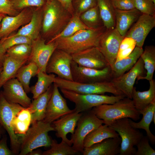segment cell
Returning a JSON list of instances; mask_svg holds the SVG:
<instances>
[{"label": "cell", "instance_id": "cell-53", "mask_svg": "<svg viewBox=\"0 0 155 155\" xmlns=\"http://www.w3.org/2000/svg\"><path fill=\"white\" fill-rule=\"evenodd\" d=\"M152 121L154 123V124H155V113H154L153 116Z\"/></svg>", "mask_w": 155, "mask_h": 155}, {"label": "cell", "instance_id": "cell-9", "mask_svg": "<svg viewBox=\"0 0 155 155\" xmlns=\"http://www.w3.org/2000/svg\"><path fill=\"white\" fill-rule=\"evenodd\" d=\"M104 123L103 120L97 117L91 110L83 112L71 137L73 148L79 152L82 153L84 148V141L85 137L90 132Z\"/></svg>", "mask_w": 155, "mask_h": 155}, {"label": "cell", "instance_id": "cell-33", "mask_svg": "<svg viewBox=\"0 0 155 155\" xmlns=\"http://www.w3.org/2000/svg\"><path fill=\"white\" fill-rule=\"evenodd\" d=\"M37 81L36 84L30 87V92L33 99L37 98L46 92L53 83L56 77L54 73L48 74L39 71L37 74Z\"/></svg>", "mask_w": 155, "mask_h": 155}, {"label": "cell", "instance_id": "cell-21", "mask_svg": "<svg viewBox=\"0 0 155 155\" xmlns=\"http://www.w3.org/2000/svg\"><path fill=\"white\" fill-rule=\"evenodd\" d=\"M121 140L119 136L105 139L90 146L84 148V155H116L120 153Z\"/></svg>", "mask_w": 155, "mask_h": 155}, {"label": "cell", "instance_id": "cell-26", "mask_svg": "<svg viewBox=\"0 0 155 155\" xmlns=\"http://www.w3.org/2000/svg\"><path fill=\"white\" fill-rule=\"evenodd\" d=\"M139 112L141 115H143L141 121L139 122H136L133 121L131 119H129L130 124L135 129L144 130L149 141L152 144L154 145L155 143V136L151 132L150 126L152 121L153 116L155 113V100L146 108Z\"/></svg>", "mask_w": 155, "mask_h": 155}, {"label": "cell", "instance_id": "cell-57", "mask_svg": "<svg viewBox=\"0 0 155 155\" xmlns=\"http://www.w3.org/2000/svg\"></svg>", "mask_w": 155, "mask_h": 155}, {"label": "cell", "instance_id": "cell-44", "mask_svg": "<svg viewBox=\"0 0 155 155\" xmlns=\"http://www.w3.org/2000/svg\"><path fill=\"white\" fill-rule=\"evenodd\" d=\"M148 137L143 136L136 146L137 150L135 155H155V151L150 145Z\"/></svg>", "mask_w": 155, "mask_h": 155}, {"label": "cell", "instance_id": "cell-7", "mask_svg": "<svg viewBox=\"0 0 155 155\" xmlns=\"http://www.w3.org/2000/svg\"><path fill=\"white\" fill-rule=\"evenodd\" d=\"M117 132L121 138L119 155H135L137 150L134 147L144 135L137 129L130 125L129 118H124L115 120L109 125Z\"/></svg>", "mask_w": 155, "mask_h": 155}, {"label": "cell", "instance_id": "cell-54", "mask_svg": "<svg viewBox=\"0 0 155 155\" xmlns=\"http://www.w3.org/2000/svg\"><path fill=\"white\" fill-rule=\"evenodd\" d=\"M2 66L0 67V72L2 70Z\"/></svg>", "mask_w": 155, "mask_h": 155}, {"label": "cell", "instance_id": "cell-10", "mask_svg": "<svg viewBox=\"0 0 155 155\" xmlns=\"http://www.w3.org/2000/svg\"><path fill=\"white\" fill-rule=\"evenodd\" d=\"M71 68L73 81L77 82L90 83L110 81L113 78L110 66L97 69L79 65L72 60Z\"/></svg>", "mask_w": 155, "mask_h": 155}, {"label": "cell", "instance_id": "cell-4", "mask_svg": "<svg viewBox=\"0 0 155 155\" xmlns=\"http://www.w3.org/2000/svg\"><path fill=\"white\" fill-rule=\"evenodd\" d=\"M91 111L97 117L103 120L104 124L109 125L116 120L129 118L137 121L141 114L136 109L132 100L125 97L113 104H104L93 108Z\"/></svg>", "mask_w": 155, "mask_h": 155}, {"label": "cell", "instance_id": "cell-20", "mask_svg": "<svg viewBox=\"0 0 155 155\" xmlns=\"http://www.w3.org/2000/svg\"><path fill=\"white\" fill-rule=\"evenodd\" d=\"M17 15H6L2 19L0 28V39L10 35L20 26L28 24L31 20L32 10L25 8Z\"/></svg>", "mask_w": 155, "mask_h": 155}, {"label": "cell", "instance_id": "cell-36", "mask_svg": "<svg viewBox=\"0 0 155 155\" xmlns=\"http://www.w3.org/2000/svg\"><path fill=\"white\" fill-rule=\"evenodd\" d=\"M80 18L90 28L96 29L104 26L97 5L82 13Z\"/></svg>", "mask_w": 155, "mask_h": 155}, {"label": "cell", "instance_id": "cell-23", "mask_svg": "<svg viewBox=\"0 0 155 155\" xmlns=\"http://www.w3.org/2000/svg\"><path fill=\"white\" fill-rule=\"evenodd\" d=\"M53 85L37 98L34 99L30 106L27 108L31 115V124L37 121L43 120L44 118L46 108L51 96Z\"/></svg>", "mask_w": 155, "mask_h": 155}, {"label": "cell", "instance_id": "cell-49", "mask_svg": "<svg viewBox=\"0 0 155 155\" xmlns=\"http://www.w3.org/2000/svg\"><path fill=\"white\" fill-rule=\"evenodd\" d=\"M6 51L2 45L0 40V67L2 66L3 61L6 54Z\"/></svg>", "mask_w": 155, "mask_h": 155}, {"label": "cell", "instance_id": "cell-17", "mask_svg": "<svg viewBox=\"0 0 155 155\" xmlns=\"http://www.w3.org/2000/svg\"><path fill=\"white\" fill-rule=\"evenodd\" d=\"M155 26V15L142 14L125 36L132 38L136 42V46L142 48L147 36Z\"/></svg>", "mask_w": 155, "mask_h": 155}, {"label": "cell", "instance_id": "cell-30", "mask_svg": "<svg viewBox=\"0 0 155 155\" xmlns=\"http://www.w3.org/2000/svg\"><path fill=\"white\" fill-rule=\"evenodd\" d=\"M100 15L104 26L107 29L115 28V9L111 0H97Z\"/></svg>", "mask_w": 155, "mask_h": 155}, {"label": "cell", "instance_id": "cell-12", "mask_svg": "<svg viewBox=\"0 0 155 155\" xmlns=\"http://www.w3.org/2000/svg\"><path fill=\"white\" fill-rule=\"evenodd\" d=\"M72 60L71 55L57 49L48 62L46 72L48 74L55 73L61 78L73 81L71 68Z\"/></svg>", "mask_w": 155, "mask_h": 155}, {"label": "cell", "instance_id": "cell-45", "mask_svg": "<svg viewBox=\"0 0 155 155\" xmlns=\"http://www.w3.org/2000/svg\"><path fill=\"white\" fill-rule=\"evenodd\" d=\"M0 13L13 16L18 14L10 0H0Z\"/></svg>", "mask_w": 155, "mask_h": 155}, {"label": "cell", "instance_id": "cell-5", "mask_svg": "<svg viewBox=\"0 0 155 155\" xmlns=\"http://www.w3.org/2000/svg\"><path fill=\"white\" fill-rule=\"evenodd\" d=\"M60 90L65 97L75 104L73 109L78 113L87 111L103 104H113L126 97L124 94L111 96L96 94H84L65 89Z\"/></svg>", "mask_w": 155, "mask_h": 155}, {"label": "cell", "instance_id": "cell-28", "mask_svg": "<svg viewBox=\"0 0 155 155\" xmlns=\"http://www.w3.org/2000/svg\"><path fill=\"white\" fill-rule=\"evenodd\" d=\"M119 136L118 133L106 124L102 125L90 132L85 137L84 141V148L109 138Z\"/></svg>", "mask_w": 155, "mask_h": 155}, {"label": "cell", "instance_id": "cell-15", "mask_svg": "<svg viewBox=\"0 0 155 155\" xmlns=\"http://www.w3.org/2000/svg\"><path fill=\"white\" fill-rule=\"evenodd\" d=\"M143 62L140 57L128 72L116 78H113L111 82L126 97L132 99L134 85L137 78L142 76L144 71Z\"/></svg>", "mask_w": 155, "mask_h": 155}, {"label": "cell", "instance_id": "cell-25", "mask_svg": "<svg viewBox=\"0 0 155 155\" xmlns=\"http://www.w3.org/2000/svg\"><path fill=\"white\" fill-rule=\"evenodd\" d=\"M143 49L136 46L128 56L118 61H115L110 66L113 78L118 77L130 69L140 57Z\"/></svg>", "mask_w": 155, "mask_h": 155}, {"label": "cell", "instance_id": "cell-24", "mask_svg": "<svg viewBox=\"0 0 155 155\" xmlns=\"http://www.w3.org/2000/svg\"><path fill=\"white\" fill-rule=\"evenodd\" d=\"M42 8H37L32 10L30 22L20 28L15 34L26 36L32 40L38 38L42 28L43 9Z\"/></svg>", "mask_w": 155, "mask_h": 155}, {"label": "cell", "instance_id": "cell-55", "mask_svg": "<svg viewBox=\"0 0 155 155\" xmlns=\"http://www.w3.org/2000/svg\"><path fill=\"white\" fill-rule=\"evenodd\" d=\"M155 4V0H151Z\"/></svg>", "mask_w": 155, "mask_h": 155}, {"label": "cell", "instance_id": "cell-16", "mask_svg": "<svg viewBox=\"0 0 155 155\" xmlns=\"http://www.w3.org/2000/svg\"><path fill=\"white\" fill-rule=\"evenodd\" d=\"M71 55L73 60L82 66L101 69L110 66L102 54L96 47L87 49Z\"/></svg>", "mask_w": 155, "mask_h": 155}, {"label": "cell", "instance_id": "cell-19", "mask_svg": "<svg viewBox=\"0 0 155 155\" xmlns=\"http://www.w3.org/2000/svg\"><path fill=\"white\" fill-rule=\"evenodd\" d=\"M83 113L74 111L54 121L52 124L56 131V136L71 146L72 141L67 138V135L69 133L72 135L74 133L77 122Z\"/></svg>", "mask_w": 155, "mask_h": 155}, {"label": "cell", "instance_id": "cell-56", "mask_svg": "<svg viewBox=\"0 0 155 155\" xmlns=\"http://www.w3.org/2000/svg\"><path fill=\"white\" fill-rule=\"evenodd\" d=\"M49 0H46V1Z\"/></svg>", "mask_w": 155, "mask_h": 155}, {"label": "cell", "instance_id": "cell-34", "mask_svg": "<svg viewBox=\"0 0 155 155\" xmlns=\"http://www.w3.org/2000/svg\"><path fill=\"white\" fill-rule=\"evenodd\" d=\"M31 124V113L27 108H24L18 113L13 119V127L15 133L25 134Z\"/></svg>", "mask_w": 155, "mask_h": 155}, {"label": "cell", "instance_id": "cell-29", "mask_svg": "<svg viewBox=\"0 0 155 155\" xmlns=\"http://www.w3.org/2000/svg\"><path fill=\"white\" fill-rule=\"evenodd\" d=\"M27 62L15 59L6 54L0 72V89L7 81L15 78L20 68Z\"/></svg>", "mask_w": 155, "mask_h": 155}, {"label": "cell", "instance_id": "cell-32", "mask_svg": "<svg viewBox=\"0 0 155 155\" xmlns=\"http://www.w3.org/2000/svg\"><path fill=\"white\" fill-rule=\"evenodd\" d=\"M140 57L144 63V68L146 70L145 76H138L137 80L146 79L149 81L152 80L155 70V47L154 45L145 46Z\"/></svg>", "mask_w": 155, "mask_h": 155}, {"label": "cell", "instance_id": "cell-52", "mask_svg": "<svg viewBox=\"0 0 155 155\" xmlns=\"http://www.w3.org/2000/svg\"><path fill=\"white\" fill-rule=\"evenodd\" d=\"M6 15L4 14L0 13V28L1 26V22L2 19Z\"/></svg>", "mask_w": 155, "mask_h": 155}, {"label": "cell", "instance_id": "cell-14", "mask_svg": "<svg viewBox=\"0 0 155 155\" xmlns=\"http://www.w3.org/2000/svg\"><path fill=\"white\" fill-rule=\"evenodd\" d=\"M74 111L68 107L66 100L60 93L59 88L53 84L52 94L48 104L43 120L50 123L61 117Z\"/></svg>", "mask_w": 155, "mask_h": 155}, {"label": "cell", "instance_id": "cell-11", "mask_svg": "<svg viewBox=\"0 0 155 155\" xmlns=\"http://www.w3.org/2000/svg\"><path fill=\"white\" fill-rule=\"evenodd\" d=\"M31 44V52L27 63H34L38 68V71L46 72L48 62L57 49V42L55 41L46 42L45 39L40 35L37 38L32 40Z\"/></svg>", "mask_w": 155, "mask_h": 155}, {"label": "cell", "instance_id": "cell-46", "mask_svg": "<svg viewBox=\"0 0 155 155\" xmlns=\"http://www.w3.org/2000/svg\"><path fill=\"white\" fill-rule=\"evenodd\" d=\"M116 9L127 10L135 8L134 0H111Z\"/></svg>", "mask_w": 155, "mask_h": 155}, {"label": "cell", "instance_id": "cell-47", "mask_svg": "<svg viewBox=\"0 0 155 155\" xmlns=\"http://www.w3.org/2000/svg\"><path fill=\"white\" fill-rule=\"evenodd\" d=\"M7 135L4 134L0 139V155H14L11 149L7 146Z\"/></svg>", "mask_w": 155, "mask_h": 155}, {"label": "cell", "instance_id": "cell-3", "mask_svg": "<svg viewBox=\"0 0 155 155\" xmlns=\"http://www.w3.org/2000/svg\"><path fill=\"white\" fill-rule=\"evenodd\" d=\"M106 30L104 26L96 29L82 30L71 36L57 38L54 41L57 44V49L72 55L92 47H96L100 36Z\"/></svg>", "mask_w": 155, "mask_h": 155}, {"label": "cell", "instance_id": "cell-40", "mask_svg": "<svg viewBox=\"0 0 155 155\" xmlns=\"http://www.w3.org/2000/svg\"><path fill=\"white\" fill-rule=\"evenodd\" d=\"M0 40L2 45L6 51L13 46L22 44H31L32 42L31 39L26 36L16 34L9 35Z\"/></svg>", "mask_w": 155, "mask_h": 155}, {"label": "cell", "instance_id": "cell-2", "mask_svg": "<svg viewBox=\"0 0 155 155\" xmlns=\"http://www.w3.org/2000/svg\"><path fill=\"white\" fill-rule=\"evenodd\" d=\"M31 125L25 134H17L20 144L19 155H28L32 150L39 147L50 146L52 138L48 133L55 131L52 124L41 120Z\"/></svg>", "mask_w": 155, "mask_h": 155}, {"label": "cell", "instance_id": "cell-37", "mask_svg": "<svg viewBox=\"0 0 155 155\" xmlns=\"http://www.w3.org/2000/svg\"><path fill=\"white\" fill-rule=\"evenodd\" d=\"M50 147L49 149L42 152V155H74L79 153L62 140L59 144L55 139H52Z\"/></svg>", "mask_w": 155, "mask_h": 155}, {"label": "cell", "instance_id": "cell-18", "mask_svg": "<svg viewBox=\"0 0 155 155\" xmlns=\"http://www.w3.org/2000/svg\"><path fill=\"white\" fill-rule=\"evenodd\" d=\"M2 87L3 95L8 102L19 104L25 108L30 106L31 99L28 96L22 85L16 78H14L9 80Z\"/></svg>", "mask_w": 155, "mask_h": 155}, {"label": "cell", "instance_id": "cell-50", "mask_svg": "<svg viewBox=\"0 0 155 155\" xmlns=\"http://www.w3.org/2000/svg\"><path fill=\"white\" fill-rule=\"evenodd\" d=\"M42 152L40 149L34 150L30 152L29 155H42Z\"/></svg>", "mask_w": 155, "mask_h": 155}, {"label": "cell", "instance_id": "cell-31", "mask_svg": "<svg viewBox=\"0 0 155 155\" xmlns=\"http://www.w3.org/2000/svg\"><path fill=\"white\" fill-rule=\"evenodd\" d=\"M38 71L37 66L32 62L23 65L18 71L15 78L21 83L27 93L30 92V83L31 78L36 75Z\"/></svg>", "mask_w": 155, "mask_h": 155}, {"label": "cell", "instance_id": "cell-39", "mask_svg": "<svg viewBox=\"0 0 155 155\" xmlns=\"http://www.w3.org/2000/svg\"><path fill=\"white\" fill-rule=\"evenodd\" d=\"M136 46V43L133 39L131 37L125 36L120 44L115 61L120 60L128 56Z\"/></svg>", "mask_w": 155, "mask_h": 155}, {"label": "cell", "instance_id": "cell-35", "mask_svg": "<svg viewBox=\"0 0 155 155\" xmlns=\"http://www.w3.org/2000/svg\"><path fill=\"white\" fill-rule=\"evenodd\" d=\"M89 29L90 28L82 21L80 16L74 14L64 29L47 42L53 41L57 38L69 37L80 30Z\"/></svg>", "mask_w": 155, "mask_h": 155}, {"label": "cell", "instance_id": "cell-1", "mask_svg": "<svg viewBox=\"0 0 155 155\" xmlns=\"http://www.w3.org/2000/svg\"><path fill=\"white\" fill-rule=\"evenodd\" d=\"M42 9L43 36L51 39L64 29L72 16L55 0L46 1Z\"/></svg>", "mask_w": 155, "mask_h": 155}, {"label": "cell", "instance_id": "cell-22", "mask_svg": "<svg viewBox=\"0 0 155 155\" xmlns=\"http://www.w3.org/2000/svg\"><path fill=\"white\" fill-rule=\"evenodd\" d=\"M115 28L122 36L125 37L131 26L142 13L135 8L123 10L115 9Z\"/></svg>", "mask_w": 155, "mask_h": 155}, {"label": "cell", "instance_id": "cell-38", "mask_svg": "<svg viewBox=\"0 0 155 155\" xmlns=\"http://www.w3.org/2000/svg\"><path fill=\"white\" fill-rule=\"evenodd\" d=\"M31 44H22L13 46L7 50L6 55L17 60L28 61L31 52Z\"/></svg>", "mask_w": 155, "mask_h": 155}, {"label": "cell", "instance_id": "cell-42", "mask_svg": "<svg viewBox=\"0 0 155 155\" xmlns=\"http://www.w3.org/2000/svg\"><path fill=\"white\" fill-rule=\"evenodd\" d=\"M74 14L79 16L97 5V0H73Z\"/></svg>", "mask_w": 155, "mask_h": 155}, {"label": "cell", "instance_id": "cell-51", "mask_svg": "<svg viewBox=\"0 0 155 155\" xmlns=\"http://www.w3.org/2000/svg\"><path fill=\"white\" fill-rule=\"evenodd\" d=\"M6 131L0 124V139L5 134Z\"/></svg>", "mask_w": 155, "mask_h": 155}, {"label": "cell", "instance_id": "cell-8", "mask_svg": "<svg viewBox=\"0 0 155 155\" xmlns=\"http://www.w3.org/2000/svg\"><path fill=\"white\" fill-rule=\"evenodd\" d=\"M24 108L17 104L11 103L5 99L0 92V124L8 134L11 149L14 155L19 154L20 144L18 135L13 127V119L18 113Z\"/></svg>", "mask_w": 155, "mask_h": 155}, {"label": "cell", "instance_id": "cell-48", "mask_svg": "<svg viewBox=\"0 0 155 155\" xmlns=\"http://www.w3.org/2000/svg\"><path fill=\"white\" fill-rule=\"evenodd\" d=\"M55 0L59 2L72 16L74 14V10L73 5V0Z\"/></svg>", "mask_w": 155, "mask_h": 155}, {"label": "cell", "instance_id": "cell-13", "mask_svg": "<svg viewBox=\"0 0 155 155\" xmlns=\"http://www.w3.org/2000/svg\"><path fill=\"white\" fill-rule=\"evenodd\" d=\"M124 37L115 28L106 29L99 39L96 47L110 66L116 60L120 44Z\"/></svg>", "mask_w": 155, "mask_h": 155}, {"label": "cell", "instance_id": "cell-27", "mask_svg": "<svg viewBox=\"0 0 155 155\" xmlns=\"http://www.w3.org/2000/svg\"><path fill=\"white\" fill-rule=\"evenodd\" d=\"M150 86L146 91H137L134 87L132 100L135 108L139 111L143 110L155 100V81L152 79L149 81Z\"/></svg>", "mask_w": 155, "mask_h": 155}, {"label": "cell", "instance_id": "cell-41", "mask_svg": "<svg viewBox=\"0 0 155 155\" xmlns=\"http://www.w3.org/2000/svg\"><path fill=\"white\" fill-rule=\"evenodd\" d=\"M13 7L17 10L31 7L40 8L45 5L46 0H10Z\"/></svg>", "mask_w": 155, "mask_h": 155}, {"label": "cell", "instance_id": "cell-6", "mask_svg": "<svg viewBox=\"0 0 155 155\" xmlns=\"http://www.w3.org/2000/svg\"><path fill=\"white\" fill-rule=\"evenodd\" d=\"M53 84L60 89H65L81 94H104L110 93L115 96L124 94L110 81L90 83H80L56 77Z\"/></svg>", "mask_w": 155, "mask_h": 155}, {"label": "cell", "instance_id": "cell-43", "mask_svg": "<svg viewBox=\"0 0 155 155\" xmlns=\"http://www.w3.org/2000/svg\"><path fill=\"white\" fill-rule=\"evenodd\" d=\"M135 8L142 14L155 15V4L151 0H134Z\"/></svg>", "mask_w": 155, "mask_h": 155}]
</instances>
